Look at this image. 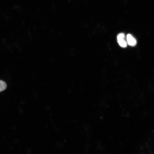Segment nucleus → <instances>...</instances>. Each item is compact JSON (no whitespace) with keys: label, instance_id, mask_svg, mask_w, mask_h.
<instances>
[{"label":"nucleus","instance_id":"f257e3e1","mask_svg":"<svg viewBox=\"0 0 154 154\" xmlns=\"http://www.w3.org/2000/svg\"><path fill=\"white\" fill-rule=\"evenodd\" d=\"M117 42L119 45L122 47H125L127 46V42L125 40V35L123 33H120L117 36Z\"/></svg>","mask_w":154,"mask_h":154},{"label":"nucleus","instance_id":"f03ea898","mask_svg":"<svg viewBox=\"0 0 154 154\" xmlns=\"http://www.w3.org/2000/svg\"><path fill=\"white\" fill-rule=\"evenodd\" d=\"M126 38L129 45L131 46H134L136 45V40L131 35L128 34L127 35Z\"/></svg>","mask_w":154,"mask_h":154},{"label":"nucleus","instance_id":"7ed1b4c3","mask_svg":"<svg viewBox=\"0 0 154 154\" xmlns=\"http://www.w3.org/2000/svg\"><path fill=\"white\" fill-rule=\"evenodd\" d=\"M6 87V83L3 81L0 80V92L5 90Z\"/></svg>","mask_w":154,"mask_h":154}]
</instances>
